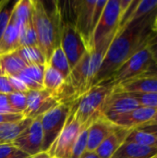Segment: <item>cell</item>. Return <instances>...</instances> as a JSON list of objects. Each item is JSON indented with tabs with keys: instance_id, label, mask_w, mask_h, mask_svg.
Masks as SVG:
<instances>
[{
	"instance_id": "1",
	"label": "cell",
	"mask_w": 157,
	"mask_h": 158,
	"mask_svg": "<svg viewBox=\"0 0 157 158\" xmlns=\"http://www.w3.org/2000/svg\"><path fill=\"white\" fill-rule=\"evenodd\" d=\"M156 14L157 10L133 19L118 30L95 77L93 86L108 81L124 62L147 46L150 39L155 33L154 23Z\"/></svg>"
},
{
	"instance_id": "2",
	"label": "cell",
	"mask_w": 157,
	"mask_h": 158,
	"mask_svg": "<svg viewBox=\"0 0 157 158\" xmlns=\"http://www.w3.org/2000/svg\"><path fill=\"white\" fill-rule=\"evenodd\" d=\"M54 9L48 10L41 0H33L32 24L36 34L37 46L43 55L46 64L53 51L60 45L62 12L58 2Z\"/></svg>"
},
{
	"instance_id": "3",
	"label": "cell",
	"mask_w": 157,
	"mask_h": 158,
	"mask_svg": "<svg viewBox=\"0 0 157 158\" xmlns=\"http://www.w3.org/2000/svg\"><path fill=\"white\" fill-rule=\"evenodd\" d=\"M113 90L114 85L109 81L98 83L70 103V111L81 125H90L101 115L103 106Z\"/></svg>"
},
{
	"instance_id": "4",
	"label": "cell",
	"mask_w": 157,
	"mask_h": 158,
	"mask_svg": "<svg viewBox=\"0 0 157 158\" xmlns=\"http://www.w3.org/2000/svg\"><path fill=\"white\" fill-rule=\"evenodd\" d=\"M70 112V104L59 103L52 109L41 116L43 134V152H48L49 148L62 131Z\"/></svg>"
},
{
	"instance_id": "5",
	"label": "cell",
	"mask_w": 157,
	"mask_h": 158,
	"mask_svg": "<svg viewBox=\"0 0 157 158\" xmlns=\"http://www.w3.org/2000/svg\"><path fill=\"white\" fill-rule=\"evenodd\" d=\"M154 63L146 46L124 62L108 81L115 87L126 81L134 80L143 76Z\"/></svg>"
},
{
	"instance_id": "6",
	"label": "cell",
	"mask_w": 157,
	"mask_h": 158,
	"mask_svg": "<svg viewBox=\"0 0 157 158\" xmlns=\"http://www.w3.org/2000/svg\"><path fill=\"white\" fill-rule=\"evenodd\" d=\"M121 17L122 12L119 0H107L101 18L93 31L90 50L118 31Z\"/></svg>"
},
{
	"instance_id": "7",
	"label": "cell",
	"mask_w": 157,
	"mask_h": 158,
	"mask_svg": "<svg viewBox=\"0 0 157 158\" xmlns=\"http://www.w3.org/2000/svg\"><path fill=\"white\" fill-rule=\"evenodd\" d=\"M60 47L68 58L70 69H72L88 51L82 37L77 31L73 22L65 20L63 18L60 30Z\"/></svg>"
},
{
	"instance_id": "8",
	"label": "cell",
	"mask_w": 157,
	"mask_h": 158,
	"mask_svg": "<svg viewBox=\"0 0 157 158\" xmlns=\"http://www.w3.org/2000/svg\"><path fill=\"white\" fill-rule=\"evenodd\" d=\"M84 126L76 119L70 111L62 131L48 150L49 155L55 158L70 157L73 145Z\"/></svg>"
},
{
	"instance_id": "9",
	"label": "cell",
	"mask_w": 157,
	"mask_h": 158,
	"mask_svg": "<svg viewBox=\"0 0 157 158\" xmlns=\"http://www.w3.org/2000/svg\"><path fill=\"white\" fill-rule=\"evenodd\" d=\"M96 0H76L70 2L74 15L73 24L82 37L87 49L91 48V41L93 32V11Z\"/></svg>"
},
{
	"instance_id": "10",
	"label": "cell",
	"mask_w": 157,
	"mask_h": 158,
	"mask_svg": "<svg viewBox=\"0 0 157 158\" xmlns=\"http://www.w3.org/2000/svg\"><path fill=\"white\" fill-rule=\"evenodd\" d=\"M43 134L42 129L41 116L32 119L31 123L14 140L12 144L32 156L40 152H43Z\"/></svg>"
},
{
	"instance_id": "11",
	"label": "cell",
	"mask_w": 157,
	"mask_h": 158,
	"mask_svg": "<svg viewBox=\"0 0 157 158\" xmlns=\"http://www.w3.org/2000/svg\"><path fill=\"white\" fill-rule=\"evenodd\" d=\"M27 95V105L25 110L22 112L24 118L34 119L59 104L55 97H53L44 89L28 91Z\"/></svg>"
},
{
	"instance_id": "12",
	"label": "cell",
	"mask_w": 157,
	"mask_h": 158,
	"mask_svg": "<svg viewBox=\"0 0 157 158\" xmlns=\"http://www.w3.org/2000/svg\"><path fill=\"white\" fill-rule=\"evenodd\" d=\"M141 105L130 93H112L105 102L101 115L107 118H112L128 112H130Z\"/></svg>"
},
{
	"instance_id": "13",
	"label": "cell",
	"mask_w": 157,
	"mask_h": 158,
	"mask_svg": "<svg viewBox=\"0 0 157 158\" xmlns=\"http://www.w3.org/2000/svg\"><path fill=\"white\" fill-rule=\"evenodd\" d=\"M121 127L115 124L103 115L97 117L89 126L88 129V151H95L97 147L112 133L120 130Z\"/></svg>"
},
{
	"instance_id": "14",
	"label": "cell",
	"mask_w": 157,
	"mask_h": 158,
	"mask_svg": "<svg viewBox=\"0 0 157 158\" xmlns=\"http://www.w3.org/2000/svg\"><path fill=\"white\" fill-rule=\"evenodd\" d=\"M156 110V108L140 106L130 112L116 116L110 118V120L121 128L132 130L150 122L153 119Z\"/></svg>"
},
{
	"instance_id": "15",
	"label": "cell",
	"mask_w": 157,
	"mask_h": 158,
	"mask_svg": "<svg viewBox=\"0 0 157 158\" xmlns=\"http://www.w3.org/2000/svg\"><path fill=\"white\" fill-rule=\"evenodd\" d=\"M113 93L157 94V78L140 77L114 87Z\"/></svg>"
},
{
	"instance_id": "16",
	"label": "cell",
	"mask_w": 157,
	"mask_h": 158,
	"mask_svg": "<svg viewBox=\"0 0 157 158\" xmlns=\"http://www.w3.org/2000/svg\"><path fill=\"white\" fill-rule=\"evenodd\" d=\"M131 130L121 128L109 135L95 150L100 158H111L118 149L125 143Z\"/></svg>"
},
{
	"instance_id": "17",
	"label": "cell",
	"mask_w": 157,
	"mask_h": 158,
	"mask_svg": "<svg viewBox=\"0 0 157 158\" xmlns=\"http://www.w3.org/2000/svg\"><path fill=\"white\" fill-rule=\"evenodd\" d=\"M19 47V30L17 23L11 18L0 39V56L16 52Z\"/></svg>"
},
{
	"instance_id": "18",
	"label": "cell",
	"mask_w": 157,
	"mask_h": 158,
	"mask_svg": "<svg viewBox=\"0 0 157 158\" xmlns=\"http://www.w3.org/2000/svg\"><path fill=\"white\" fill-rule=\"evenodd\" d=\"M65 82L66 79L62 76V74L46 64L43 80V87L53 97H55L56 101L62 93Z\"/></svg>"
},
{
	"instance_id": "19",
	"label": "cell",
	"mask_w": 157,
	"mask_h": 158,
	"mask_svg": "<svg viewBox=\"0 0 157 158\" xmlns=\"http://www.w3.org/2000/svg\"><path fill=\"white\" fill-rule=\"evenodd\" d=\"M26 66L17 51L0 56V75L17 77Z\"/></svg>"
},
{
	"instance_id": "20",
	"label": "cell",
	"mask_w": 157,
	"mask_h": 158,
	"mask_svg": "<svg viewBox=\"0 0 157 158\" xmlns=\"http://www.w3.org/2000/svg\"><path fill=\"white\" fill-rule=\"evenodd\" d=\"M156 154L155 148L144 147L125 142L111 158H151Z\"/></svg>"
},
{
	"instance_id": "21",
	"label": "cell",
	"mask_w": 157,
	"mask_h": 158,
	"mask_svg": "<svg viewBox=\"0 0 157 158\" xmlns=\"http://www.w3.org/2000/svg\"><path fill=\"white\" fill-rule=\"evenodd\" d=\"M31 121L32 119L30 118H22L18 121L0 124V144L12 143Z\"/></svg>"
},
{
	"instance_id": "22",
	"label": "cell",
	"mask_w": 157,
	"mask_h": 158,
	"mask_svg": "<svg viewBox=\"0 0 157 158\" xmlns=\"http://www.w3.org/2000/svg\"><path fill=\"white\" fill-rule=\"evenodd\" d=\"M33 0L16 1L11 18L17 23L19 29L32 21Z\"/></svg>"
},
{
	"instance_id": "23",
	"label": "cell",
	"mask_w": 157,
	"mask_h": 158,
	"mask_svg": "<svg viewBox=\"0 0 157 158\" xmlns=\"http://www.w3.org/2000/svg\"><path fill=\"white\" fill-rule=\"evenodd\" d=\"M47 65H49L50 67H52L53 69H55L56 70H57L58 72H60L62 74V76L67 79L71 71L69 63L68 61V58L65 55V53L63 52L62 48L59 46H57L52 53Z\"/></svg>"
},
{
	"instance_id": "24",
	"label": "cell",
	"mask_w": 157,
	"mask_h": 158,
	"mask_svg": "<svg viewBox=\"0 0 157 158\" xmlns=\"http://www.w3.org/2000/svg\"><path fill=\"white\" fill-rule=\"evenodd\" d=\"M125 142L132 143L144 146V147L157 149L156 137L147 131H144L139 129H132Z\"/></svg>"
},
{
	"instance_id": "25",
	"label": "cell",
	"mask_w": 157,
	"mask_h": 158,
	"mask_svg": "<svg viewBox=\"0 0 157 158\" xmlns=\"http://www.w3.org/2000/svg\"><path fill=\"white\" fill-rule=\"evenodd\" d=\"M19 56L25 62L27 66L29 65H45L46 60L42 54L38 46H24L19 47L17 50Z\"/></svg>"
},
{
	"instance_id": "26",
	"label": "cell",
	"mask_w": 157,
	"mask_h": 158,
	"mask_svg": "<svg viewBox=\"0 0 157 158\" xmlns=\"http://www.w3.org/2000/svg\"><path fill=\"white\" fill-rule=\"evenodd\" d=\"M15 3L16 1L0 0V39L10 21Z\"/></svg>"
},
{
	"instance_id": "27",
	"label": "cell",
	"mask_w": 157,
	"mask_h": 158,
	"mask_svg": "<svg viewBox=\"0 0 157 158\" xmlns=\"http://www.w3.org/2000/svg\"><path fill=\"white\" fill-rule=\"evenodd\" d=\"M19 30V45L24 46H37V39L32 21L23 26Z\"/></svg>"
},
{
	"instance_id": "28",
	"label": "cell",
	"mask_w": 157,
	"mask_h": 158,
	"mask_svg": "<svg viewBox=\"0 0 157 158\" xmlns=\"http://www.w3.org/2000/svg\"><path fill=\"white\" fill-rule=\"evenodd\" d=\"M90 125H85L81 131L80 132L70 154L69 158H80L81 155L87 149V141H88V129Z\"/></svg>"
},
{
	"instance_id": "29",
	"label": "cell",
	"mask_w": 157,
	"mask_h": 158,
	"mask_svg": "<svg viewBox=\"0 0 157 158\" xmlns=\"http://www.w3.org/2000/svg\"><path fill=\"white\" fill-rule=\"evenodd\" d=\"M45 66L46 64L45 65H29V66H26V68L21 71V73L43 86V80Z\"/></svg>"
},
{
	"instance_id": "30",
	"label": "cell",
	"mask_w": 157,
	"mask_h": 158,
	"mask_svg": "<svg viewBox=\"0 0 157 158\" xmlns=\"http://www.w3.org/2000/svg\"><path fill=\"white\" fill-rule=\"evenodd\" d=\"M7 100L8 105L17 110L18 112L21 113L25 110L26 105H27V95L26 93H18L13 92L9 94H7Z\"/></svg>"
},
{
	"instance_id": "31",
	"label": "cell",
	"mask_w": 157,
	"mask_h": 158,
	"mask_svg": "<svg viewBox=\"0 0 157 158\" xmlns=\"http://www.w3.org/2000/svg\"><path fill=\"white\" fill-rule=\"evenodd\" d=\"M0 158H31L12 143L0 144Z\"/></svg>"
},
{
	"instance_id": "32",
	"label": "cell",
	"mask_w": 157,
	"mask_h": 158,
	"mask_svg": "<svg viewBox=\"0 0 157 158\" xmlns=\"http://www.w3.org/2000/svg\"><path fill=\"white\" fill-rule=\"evenodd\" d=\"M139 102L141 106L156 108L157 109V94H139L130 93Z\"/></svg>"
},
{
	"instance_id": "33",
	"label": "cell",
	"mask_w": 157,
	"mask_h": 158,
	"mask_svg": "<svg viewBox=\"0 0 157 158\" xmlns=\"http://www.w3.org/2000/svg\"><path fill=\"white\" fill-rule=\"evenodd\" d=\"M10 85L13 89V92L18 93H27L29 89L27 86L23 83V81L19 77H8Z\"/></svg>"
},
{
	"instance_id": "34",
	"label": "cell",
	"mask_w": 157,
	"mask_h": 158,
	"mask_svg": "<svg viewBox=\"0 0 157 158\" xmlns=\"http://www.w3.org/2000/svg\"><path fill=\"white\" fill-rule=\"evenodd\" d=\"M147 49L152 56L153 61L157 64V31H155V33L147 44Z\"/></svg>"
},
{
	"instance_id": "35",
	"label": "cell",
	"mask_w": 157,
	"mask_h": 158,
	"mask_svg": "<svg viewBox=\"0 0 157 158\" xmlns=\"http://www.w3.org/2000/svg\"><path fill=\"white\" fill-rule=\"evenodd\" d=\"M13 93V89L10 85L8 77L0 75V94H9Z\"/></svg>"
},
{
	"instance_id": "36",
	"label": "cell",
	"mask_w": 157,
	"mask_h": 158,
	"mask_svg": "<svg viewBox=\"0 0 157 158\" xmlns=\"http://www.w3.org/2000/svg\"><path fill=\"white\" fill-rule=\"evenodd\" d=\"M24 118L22 114H12V115H0V124L6 122L18 121Z\"/></svg>"
},
{
	"instance_id": "37",
	"label": "cell",
	"mask_w": 157,
	"mask_h": 158,
	"mask_svg": "<svg viewBox=\"0 0 157 158\" xmlns=\"http://www.w3.org/2000/svg\"><path fill=\"white\" fill-rule=\"evenodd\" d=\"M136 129L147 131V132L155 135L157 138V123H155V124H144V125L140 126V127H138Z\"/></svg>"
},
{
	"instance_id": "38",
	"label": "cell",
	"mask_w": 157,
	"mask_h": 158,
	"mask_svg": "<svg viewBox=\"0 0 157 158\" xmlns=\"http://www.w3.org/2000/svg\"><path fill=\"white\" fill-rule=\"evenodd\" d=\"M141 77H155L157 78V64L154 63L149 69ZM140 78V77H139Z\"/></svg>"
},
{
	"instance_id": "39",
	"label": "cell",
	"mask_w": 157,
	"mask_h": 158,
	"mask_svg": "<svg viewBox=\"0 0 157 158\" xmlns=\"http://www.w3.org/2000/svg\"><path fill=\"white\" fill-rule=\"evenodd\" d=\"M80 158H100L95 151H88L86 150Z\"/></svg>"
},
{
	"instance_id": "40",
	"label": "cell",
	"mask_w": 157,
	"mask_h": 158,
	"mask_svg": "<svg viewBox=\"0 0 157 158\" xmlns=\"http://www.w3.org/2000/svg\"><path fill=\"white\" fill-rule=\"evenodd\" d=\"M52 156L49 155L48 152H40L32 156H31V158H51Z\"/></svg>"
},
{
	"instance_id": "41",
	"label": "cell",
	"mask_w": 157,
	"mask_h": 158,
	"mask_svg": "<svg viewBox=\"0 0 157 158\" xmlns=\"http://www.w3.org/2000/svg\"><path fill=\"white\" fill-rule=\"evenodd\" d=\"M6 105H8L7 94H0V106H6Z\"/></svg>"
},
{
	"instance_id": "42",
	"label": "cell",
	"mask_w": 157,
	"mask_h": 158,
	"mask_svg": "<svg viewBox=\"0 0 157 158\" xmlns=\"http://www.w3.org/2000/svg\"><path fill=\"white\" fill-rule=\"evenodd\" d=\"M155 123H157V110L155 114V116H154V118H153V119L150 122L146 123V124H155Z\"/></svg>"
},
{
	"instance_id": "43",
	"label": "cell",
	"mask_w": 157,
	"mask_h": 158,
	"mask_svg": "<svg viewBox=\"0 0 157 158\" xmlns=\"http://www.w3.org/2000/svg\"><path fill=\"white\" fill-rule=\"evenodd\" d=\"M154 29H155V31H157V14L156 17H155V23H154Z\"/></svg>"
},
{
	"instance_id": "44",
	"label": "cell",
	"mask_w": 157,
	"mask_h": 158,
	"mask_svg": "<svg viewBox=\"0 0 157 158\" xmlns=\"http://www.w3.org/2000/svg\"><path fill=\"white\" fill-rule=\"evenodd\" d=\"M151 158H157V154H156V155H155L154 156H152V157H151Z\"/></svg>"
},
{
	"instance_id": "45",
	"label": "cell",
	"mask_w": 157,
	"mask_h": 158,
	"mask_svg": "<svg viewBox=\"0 0 157 158\" xmlns=\"http://www.w3.org/2000/svg\"><path fill=\"white\" fill-rule=\"evenodd\" d=\"M51 158H55V157H51Z\"/></svg>"
}]
</instances>
